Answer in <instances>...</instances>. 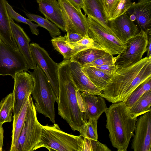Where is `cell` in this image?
I'll return each mask as SVG.
<instances>
[{"label": "cell", "instance_id": "cell-1", "mask_svg": "<svg viewBox=\"0 0 151 151\" xmlns=\"http://www.w3.org/2000/svg\"><path fill=\"white\" fill-rule=\"evenodd\" d=\"M151 77V57L118 68L100 96L112 103L125 100L138 86Z\"/></svg>", "mask_w": 151, "mask_h": 151}, {"label": "cell", "instance_id": "cell-2", "mask_svg": "<svg viewBox=\"0 0 151 151\" xmlns=\"http://www.w3.org/2000/svg\"><path fill=\"white\" fill-rule=\"evenodd\" d=\"M70 60L58 63L59 86L58 111L73 131H79L85 122L77 96L78 90L72 80L70 70Z\"/></svg>", "mask_w": 151, "mask_h": 151}, {"label": "cell", "instance_id": "cell-3", "mask_svg": "<svg viewBox=\"0 0 151 151\" xmlns=\"http://www.w3.org/2000/svg\"><path fill=\"white\" fill-rule=\"evenodd\" d=\"M105 113L106 127L112 146L118 151H127L134 135L137 118L132 117L123 101L112 103Z\"/></svg>", "mask_w": 151, "mask_h": 151}, {"label": "cell", "instance_id": "cell-4", "mask_svg": "<svg viewBox=\"0 0 151 151\" xmlns=\"http://www.w3.org/2000/svg\"><path fill=\"white\" fill-rule=\"evenodd\" d=\"M83 137L76 136L62 131L58 125H42L40 140L35 150L45 147L49 151H82Z\"/></svg>", "mask_w": 151, "mask_h": 151}, {"label": "cell", "instance_id": "cell-5", "mask_svg": "<svg viewBox=\"0 0 151 151\" xmlns=\"http://www.w3.org/2000/svg\"><path fill=\"white\" fill-rule=\"evenodd\" d=\"M27 71L33 81L34 87L31 94L35 101V106L37 111L55 123V97L47 76L37 65L32 72Z\"/></svg>", "mask_w": 151, "mask_h": 151}, {"label": "cell", "instance_id": "cell-6", "mask_svg": "<svg viewBox=\"0 0 151 151\" xmlns=\"http://www.w3.org/2000/svg\"><path fill=\"white\" fill-rule=\"evenodd\" d=\"M42 124L38 121L37 111L31 96L25 121L18 139L10 151H33L40 141Z\"/></svg>", "mask_w": 151, "mask_h": 151}, {"label": "cell", "instance_id": "cell-7", "mask_svg": "<svg viewBox=\"0 0 151 151\" xmlns=\"http://www.w3.org/2000/svg\"><path fill=\"white\" fill-rule=\"evenodd\" d=\"M87 18L88 37L106 52L112 55L120 54L126 47L125 44L117 37L109 26L91 16Z\"/></svg>", "mask_w": 151, "mask_h": 151}, {"label": "cell", "instance_id": "cell-8", "mask_svg": "<svg viewBox=\"0 0 151 151\" xmlns=\"http://www.w3.org/2000/svg\"><path fill=\"white\" fill-rule=\"evenodd\" d=\"M148 43V35L141 29L137 34L125 43V48L120 54L115 57V65L118 68H122L139 62L146 52Z\"/></svg>", "mask_w": 151, "mask_h": 151}, {"label": "cell", "instance_id": "cell-9", "mask_svg": "<svg viewBox=\"0 0 151 151\" xmlns=\"http://www.w3.org/2000/svg\"><path fill=\"white\" fill-rule=\"evenodd\" d=\"M29 46L33 60L47 76L54 94L55 101L58 104L59 92L58 75V63L55 62L47 52L38 44L32 42L29 44Z\"/></svg>", "mask_w": 151, "mask_h": 151}, {"label": "cell", "instance_id": "cell-10", "mask_svg": "<svg viewBox=\"0 0 151 151\" xmlns=\"http://www.w3.org/2000/svg\"><path fill=\"white\" fill-rule=\"evenodd\" d=\"M28 66L19 50L0 40V75H9L13 79L17 73L27 71Z\"/></svg>", "mask_w": 151, "mask_h": 151}, {"label": "cell", "instance_id": "cell-11", "mask_svg": "<svg viewBox=\"0 0 151 151\" xmlns=\"http://www.w3.org/2000/svg\"><path fill=\"white\" fill-rule=\"evenodd\" d=\"M65 26L67 33H75L83 37H88V24L86 15L67 0H58Z\"/></svg>", "mask_w": 151, "mask_h": 151}, {"label": "cell", "instance_id": "cell-12", "mask_svg": "<svg viewBox=\"0 0 151 151\" xmlns=\"http://www.w3.org/2000/svg\"><path fill=\"white\" fill-rule=\"evenodd\" d=\"M14 79L13 120L16 119L23 105L31 95L34 87L32 76L27 71L17 73Z\"/></svg>", "mask_w": 151, "mask_h": 151}, {"label": "cell", "instance_id": "cell-13", "mask_svg": "<svg viewBox=\"0 0 151 151\" xmlns=\"http://www.w3.org/2000/svg\"><path fill=\"white\" fill-rule=\"evenodd\" d=\"M131 148L134 151H151V113L137 119Z\"/></svg>", "mask_w": 151, "mask_h": 151}, {"label": "cell", "instance_id": "cell-14", "mask_svg": "<svg viewBox=\"0 0 151 151\" xmlns=\"http://www.w3.org/2000/svg\"><path fill=\"white\" fill-rule=\"evenodd\" d=\"M130 19L136 21L141 29L151 35V0H139L132 3L125 13Z\"/></svg>", "mask_w": 151, "mask_h": 151}, {"label": "cell", "instance_id": "cell-15", "mask_svg": "<svg viewBox=\"0 0 151 151\" xmlns=\"http://www.w3.org/2000/svg\"><path fill=\"white\" fill-rule=\"evenodd\" d=\"M82 102L81 110L84 121L98 120L107 108L104 98L98 95L80 92Z\"/></svg>", "mask_w": 151, "mask_h": 151}, {"label": "cell", "instance_id": "cell-16", "mask_svg": "<svg viewBox=\"0 0 151 151\" xmlns=\"http://www.w3.org/2000/svg\"><path fill=\"white\" fill-rule=\"evenodd\" d=\"M108 24L115 35L124 44L139 32L137 26L126 13L108 21Z\"/></svg>", "mask_w": 151, "mask_h": 151}, {"label": "cell", "instance_id": "cell-17", "mask_svg": "<svg viewBox=\"0 0 151 151\" xmlns=\"http://www.w3.org/2000/svg\"><path fill=\"white\" fill-rule=\"evenodd\" d=\"M10 24L12 33L19 51L24 57L29 68L34 70L37 65L31 54L29 44L30 39L23 29L15 23L10 17Z\"/></svg>", "mask_w": 151, "mask_h": 151}, {"label": "cell", "instance_id": "cell-18", "mask_svg": "<svg viewBox=\"0 0 151 151\" xmlns=\"http://www.w3.org/2000/svg\"><path fill=\"white\" fill-rule=\"evenodd\" d=\"M70 70L72 80L80 92L100 96L101 91L83 73L79 64L70 61Z\"/></svg>", "mask_w": 151, "mask_h": 151}, {"label": "cell", "instance_id": "cell-19", "mask_svg": "<svg viewBox=\"0 0 151 151\" xmlns=\"http://www.w3.org/2000/svg\"><path fill=\"white\" fill-rule=\"evenodd\" d=\"M40 11L46 19L66 32L65 24L60 5L57 0H37Z\"/></svg>", "mask_w": 151, "mask_h": 151}, {"label": "cell", "instance_id": "cell-20", "mask_svg": "<svg viewBox=\"0 0 151 151\" xmlns=\"http://www.w3.org/2000/svg\"><path fill=\"white\" fill-rule=\"evenodd\" d=\"M6 1V0H0V40L15 50H19L12 33Z\"/></svg>", "mask_w": 151, "mask_h": 151}, {"label": "cell", "instance_id": "cell-21", "mask_svg": "<svg viewBox=\"0 0 151 151\" xmlns=\"http://www.w3.org/2000/svg\"><path fill=\"white\" fill-rule=\"evenodd\" d=\"M81 69L93 84L101 91L104 89L112 76L93 66H82Z\"/></svg>", "mask_w": 151, "mask_h": 151}, {"label": "cell", "instance_id": "cell-22", "mask_svg": "<svg viewBox=\"0 0 151 151\" xmlns=\"http://www.w3.org/2000/svg\"><path fill=\"white\" fill-rule=\"evenodd\" d=\"M106 52L96 48H89L80 51L74 55L70 59L83 66L103 56Z\"/></svg>", "mask_w": 151, "mask_h": 151}, {"label": "cell", "instance_id": "cell-23", "mask_svg": "<svg viewBox=\"0 0 151 151\" xmlns=\"http://www.w3.org/2000/svg\"><path fill=\"white\" fill-rule=\"evenodd\" d=\"M31 95L23 105L16 119L13 120L12 140L10 149L15 145L19 136L24 123L30 102Z\"/></svg>", "mask_w": 151, "mask_h": 151}, {"label": "cell", "instance_id": "cell-24", "mask_svg": "<svg viewBox=\"0 0 151 151\" xmlns=\"http://www.w3.org/2000/svg\"><path fill=\"white\" fill-rule=\"evenodd\" d=\"M82 9L86 15L94 17L104 24L109 26L99 0H83Z\"/></svg>", "mask_w": 151, "mask_h": 151}, {"label": "cell", "instance_id": "cell-25", "mask_svg": "<svg viewBox=\"0 0 151 151\" xmlns=\"http://www.w3.org/2000/svg\"><path fill=\"white\" fill-rule=\"evenodd\" d=\"M151 90L145 93L130 108L128 112L134 118L151 111Z\"/></svg>", "mask_w": 151, "mask_h": 151}, {"label": "cell", "instance_id": "cell-26", "mask_svg": "<svg viewBox=\"0 0 151 151\" xmlns=\"http://www.w3.org/2000/svg\"><path fill=\"white\" fill-rule=\"evenodd\" d=\"M14 99L13 93H11L3 98L0 102V124L12 121Z\"/></svg>", "mask_w": 151, "mask_h": 151}, {"label": "cell", "instance_id": "cell-27", "mask_svg": "<svg viewBox=\"0 0 151 151\" xmlns=\"http://www.w3.org/2000/svg\"><path fill=\"white\" fill-rule=\"evenodd\" d=\"M51 41L54 48L63 55L64 59L70 60L77 53L68 43L65 35L52 38Z\"/></svg>", "mask_w": 151, "mask_h": 151}, {"label": "cell", "instance_id": "cell-28", "mask_svg": "<svg viewBox=\"0 0 151 151\" xmlns=\"http://www.w3.org/2000/svg\"><path fill=\"white\" fill-rule=\"evenodd\" d=\"M26 15L32 21L37 23L39 27L47 29L50 36L54 38L61 36V32L59 28L54 24L49 21L47 19L35 14L26 13Z\"/></svg>", "mask_w": 151, "mask_h": 151}, {"label": "cell", "instance_id": "cell-29", "mask_svg": "<svg viewBox=\"0 0 151 151\" xmlns=\"http://www.w3.org/2000/svg\"><path fill=\"white\" fill-rule=\"evenodd\" d=\"M151 77L140 84L123 101L128 109L131 108L146 92L151 90Z\"/></svg>", "mask_w": 151, "mask_h": 151}, {"label": "cell", "instance_id": "cell-30", "mask_svg": "<svg viewBox=\"0 0 151 151\" xmlns=\"http://www.w3.org/2000/svg\"><path fill=\"white\" fill-rule=\"evenodd\" d=\"M97 121L95 119L85 121L78 131L80 135L88 139L98 140Z\"/></svg>", "mask_w": 151, "mask_h": 151}, {"label": "cell", "instance_id": "cell-31", "mask_svg": "<svg viewBox=\"0 0 151 151\" xmlns=\"http://www.w3.org/2000/svg\"><path fill=\"white\" fill-rule=\"evenodd\" d=\"M6 5L8 12L10 17L18 22H22L29 25L32 34L38 35L39 33L37 27H39L38 24L32 22L30 19H26L19 14L13 9L12 6L6 2Z\"/></svg>", "mask_w": 151, "mask_h": 151}, {"label": "cell", "instance_id": "cell-32", "mask_svg": "<svg viewBox=\"0 0 151 151\" xmlns=\"http://www.w3.org/2000/svg\"><path fill=\"white\" fill-rule=\"evenodd\" d=\"M67 42L72 48L75 50L77 53L89 48H96L102 50L99 45L89 37H83L80 40L76 42H72L68 41Z\"/></svg>", "mask_w": 151, "mask_h": 151}, {"label": "cell", "instance_id": "cell-33", "mask_svg": "<svg viewBox=\"0 0 151 151\" xmlns=\"http://www.w3.org/2000/svg\"><path fill=\"white\" fill-rule=\"evenodd\" d=\"M106 19L109 20L120 0H99Z\"/></svg>", "mask_w": 151, "mask_h": 151}, {"label": "cell", "instance_id": "cell-34", "mask_svg": "<svg viewBox=\"0 0 151 151\" xmlns=\"http://www.w3.org/2000/svg\"><path fill=\"white\" fill-rule=\"evenodd\" d=\"M115 61V57H113L112 55L106 52L103 56L82 67L94 66L104 65H114Z\"/></svg>", "mask_w": 151, "mask_h": 151}, {"label": "cell", "instance_id": "cell-35", "mask_svg": "<svg viewBox=\"0 0 151 151\" xmlns=\"http://www.w3.org/2000/svg\"><path fill=\"white\" fill-rule=\"evenodd\" d=\"M132 3L131 0H120L109 20L114 19L125 13L131 6Z\"/></svg>", "mask_w": 151, "mask_h": 151}, {"label": "cell", "instance_id": "cell-36", "mask_svg": "<svg viewBox=\"0 0 151 151\" xmlns=\"http://www.w3.org/2000/svg\"><path fill=\"white\" fill-rule=\"evenodd\" d=\"M93 67L107 74L112 75L118 68L115 65H104Z\"/></svg>", "mask_w": 151, "mask_h": 151}, {"label": "cell", "instance_id": "cell-37", "mask_svg": "<svg viewBox=\"0 0 151 151\" xmlns=\"http://www.w3.org/2000/svg\"><path fill=\"white\" fill-rule=\"evenodd\" d=\"M65 35L66 40L70 42H77L83 37L80 34L75 33H68Z\"/></svg>", "mask_w": 151, "mask_h": 151}, {"label": "cell", "instance_id": "cell-38", "mask_svg": "<svg viewBox=\"0 0 151 151\" xmlns=\"http://www.w3.org/2000/svg\"><path fill=\"white\" fill-rule=\"evenodd\" d=\"M70 4L77 9H83V0H67Z\"/></svg>", "mask_w": 151, "mask_h": 151}, {"label": "cell", "instance_id": "cell-39", "mask_svg": "<svg viewBox=\"0 0 151 151\" xmlns=\"http://www.w3.org/2000/svg\"><path fill=\"white\" fill-rule=\"evenodd\" d=\"M3 124H0V151L2 150L3 146L4 129L2 127Z\"/></svg>", "mask_w": 151, "mask_h": 151}, {"label": "cell", "instance_id": "cell-40", "mask_svg": "<svg viewBox=\"0 0 151 151\" xmlns=\"http://www.w3.org/2000/svg\"><path fill=\"white\" fill-rule=\"evenodd\" d=\"M148 36V43L147 48V56L148 58L151 57V35Z\"/></svg>", "mask_w": 151, "mask_h": 151}, {"label": "cell", "instance_id": "cell-41", "mask_svg": "<svg viewBox=\"0 0 151 151\" xmlns=\"http://www.w3.org/2000/svg\"></svg>", "mask_w": 151, "mask_h": 151}]
</instances>
